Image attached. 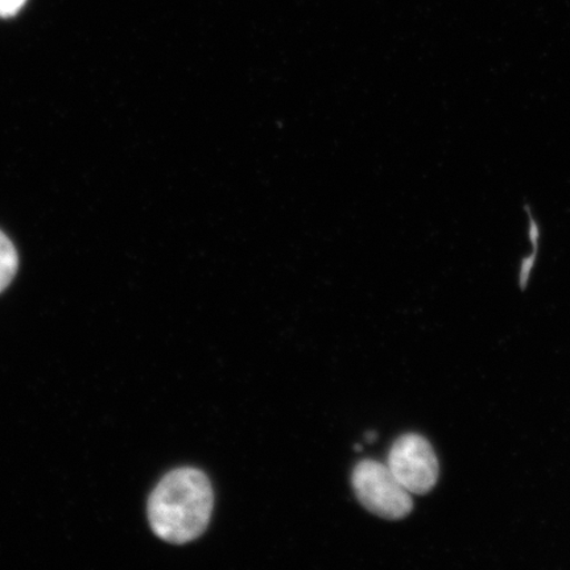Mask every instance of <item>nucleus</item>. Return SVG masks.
Returning a JSON list of instances; mask_svg holds the SVG:
<instances>
[{
    "mask_svg": "<svg viewBox=\"0 0 570 570\" xmlns=\"http://www.w3.org/2000/svg\"><path fill=\"white\" fill-rule=\"evenodd\" d=\"M214 505L212 483L202 470L176 469L159 482L148 499V522L156 537L184 546L208 529Z\"/></svg>",
    "mask_w": 570,
    "mask_h": 570,
    "instance_id": "obj_1",
    "label": "nucleus"
},
{
    "mask_svg": "<svg viewBox=\"0 0 570 570\" xmlns=\"http://www.w3.org/2000/svg\"><path fill=\"white\" fill-rule=\"evenodd\" d=\"M352 483L360 503L376 517L402 520L413 511L411 494L381 462L361 461L354 468Z\"/></svg>",
    "mask_w": 570,
    "mask_h": 570,
    "instance_id": "obj_2",
    "label": "nucleus"
},
{
    "mask_svg": "<svg viewBox=\"0 0 570 570\" xmlns=\"http://www.w3.org/2000/svg\"><path fill=\"white\" fill-rule=\"evenodd\" d=\"M387 466L411 495H424L436 487L440 475L436 453L419 434H404L392 445Z\"/></svg>",
    "mask_w": 570,
    "mask_h": 570,
    "instance_id": "obj_3",
    "label": "nucleus"
},
{
    "mask_svg": "<svg viewBox=\"0 0 570 570\" xmlns=\"http://www.w3.org/2000/svg\"><path fill=\"white\" fill-rule=\"evenodd\" d=\"M18 268L17 248L9 237L0 232V294L16 279Z\"/></svg>",
    "mask_w": 570,
    "mask_h": 570,
    "instance_id": "obj_4",
    "label": "nucleus"
},
{
    "mask_svg": "<svg viewBox=\"0 0 570 570\" xmlns=\"http://www.w3.org/2000/svg\"><path fill=\"white\" fill-rule=\"evenodd\" d=\"M27 0H0V17L9 18L24 6Z\"/></svg>",
    "mask_w": 570,
    "mask_h": 570,
    "instance_id": "obj_5",
    "label": "nucleus"
}]
</instances>
